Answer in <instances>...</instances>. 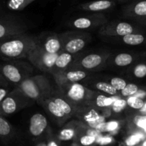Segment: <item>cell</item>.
<instances>
[{"label": "cell", "instance_id": "cell-1", "mask_svg": "<svg viewBox=\"0 0 146 146\" xmlns=\"http://www.w3.org/2000/svg\"><path fill=\"white\" fill-rule=\"evenodd\" d=\"M37 45V37L23 34L0 41V58L5 60L27 59Z\"/></svg>", "mask_w": 146, "mask_h": 146}, {"label": "cell", "instance_id": "cell-2", "mask_svg": "<svg viewBox=\"0 0 146 146\" xmlns=\"http://www.w3.org/2000/svg\"><path fill=\"white\" fill-rule=\"evenodd\" d=\"M34 68L30 62L21 60H5L0 63V72L10 85L17 87L27 78L32 76Z\"/></svg>", "mask_w": 146, "mask_h": 146}, {"label": "cell", "instance_id": "cell-3", "mask_svg": "<svg viewBox=\"0 0 146 146\" xmlns=\"http://www.w3.org/2000/svg\"><path fill=\"white\" fill-rule=\"evenodd\" d=\"M25 95L38 104L50 98L54 92L49 80L44 75H32L17 86Z\"/></svg>", "mask_w": 146, "mask_h": 146}, {"label": "cell", "instance_id": "cell-4", "mask_svg": "<svg viewBox=\"0 0 146 146\" xmlns=\"http://www.w3.org/2000/svg\"><path fill=\"white\" fill-rule=\"evenodd\" d=\"M110 52L101 51L86 54H78L67 70H81L92 73L107 67L108 60L111 55Z\"/></svg>", "mask_w": 146, "mask_h": 146}, {"label": "cell", "instance_id": "cell-5", "mask_svg": "<svg viewBox=\"0 0 146 146\" xmlns=\"http://www.w3.org/2000/svg\"><path fill=\"white\" fill-rule=\"evenodd\" d=\"M58 90L76 106H91V102L98 93V91L90 89L79 82H74L59 87Z\"/></svg>", "mask_w": 146, "mask_h": 146}, {"label": "cell", "instance_id": "cell-6", "mask_svg": "<svg viewBox=\"0 0 146 146\" xmlns=\"http://www.w3.org/2000/svg\"><path fill=\"white\" fill-rule=\"evenodd\" d=\"M35 101L27 96L18 87H15L0 103V115L9 116L30 106Z\"/></svg>", "mask_w": 146, "mask_h": 146}, {"label": "cell", "instance_id": "cell-7", "mask_svg": "<svg viewBox=\"0 0 146 146\" xmlns=\"http://www.w3.org/2000/svg\"><path fill=\"white\" fill-rule=\"evenodd\" d=\"M59 34L62 42V51L70 54H78L92 40V35L88 31L72 29Z\"/></svg>", "mask_w": 146, "mask_h": 146}, {"label": "cell", "instance_id": "cell-8", "mask_svg": "<svg viewBox=\"0 0 146 146\" xmlns=\"http://www.w3.org/2000/svg\"><path fill=\"white\" fill-rule=\"evenodd\" d=\"M108 19L103 13H91L88 15L72 17L66 25L69 28L77 30H92L100 28L108 22Z\"/></svg>", "mask_w": 146, "mask_h": 146}, {"label": "cell", "instance_id": "cell-9", "mask_svg": "<svg viewBox=\"0 0 146 146\" xmlns=\"http://www.w3.org/2000/svg\"><path fill=\"white\" fill-rule=\"evenodd\" d=\"M29 26L24 21L12 15L0 16V41L12 36L26 34Z\"/></svg>", "mask_w": 146, "mask_h": 146}, {"label": "cell", "instance_id": "cell-10", "mask_svg": "<svg viewBox=\"0 0 146 146\" xmlns=\"http://www.w3.org/2000/svg\"><path fill=\"white\" fill-rule=\"evenodd\" d=\"M51 130L48 120L42 114L36 113L30 117L28 127V134L31 142L34 145L46 140L49 132Z\"/></svg>", "mask_w": 146, "mask_h": 146}, {"label": "cell", "instance_id": "cell-11", "mask_svg": "<svg viewBox=\"0 0 146 146\" xmlns=\"http://www.w3.org/2000/svg\"><path fill=\"white\" fill-rule=\"evenodd\" d=\"M0 144L2 146H25L23 135L2 115H0Z\"/></svg>", "mask_w": 146, "mask_h": 146}, {"label": "cell", "instance_id": "cell-12", "mask_svg": "<svg viewBox=\"0 0 146 146\" xmlns=\"http://www.w3.org/2000/svg\"><path fill=\"white\" fill-rule=\"evenodd\" d=\"M58 54L46 52L41 47L36 45V47L30 52L27 60L40 71L50 73L54 67Z\"/></svg>", "mask_w": 146, "mask_h": 146}, {"label": "cell", "instance_id": "cell-13", "mask_svg": "<svg viewBox=\"0 0 146 146\" xmlns=\"http://www.w3.org/2000/svg\"><path fill=\"white\" fill-rule=\"evenodd\" d=\"M135 28L130 23L124 21H108L98 29V34L101 37L123 36L133 34Z\"/></svg>", "mask_w": 146, "mask_h": 146}, {"label": "cell", "instance_id": "cell-14", "mask_svg": "<svg viewBox=\"0 0 146 146\" xmlns=\"http://www.w3.org/2000/svg\"><path fill=\"white\" fill-rule=\"evenodd\" d=\"M101 133L81 122L71 146H95L99 142Z\"/></svg>", "mask_w": 146, "mask_h": 146}, {"label": "cell", "instance_id": "cell-15", "mask_svg": "<svg viewBox=\"0 0 146 146\" xmlns=\"http://www.w3.org/2000/svg\"><path fill=\"white\" fill-rule=\"evenodd\" d=\"M39 105L44 108L53 123H55L59 127H62L68 122L69 120H70L60 109V107L55 103L51 96L43 100Z\"/></svg>", "mask_w": 146, "mask_h": 146}, {"label": "cell", "instance_id": "cell-16", "mask_svg": "<svg viewBox=\"0 0 146 146\" xmlns=\"http://www.w3.org/2000/svg\"><path fill=\"white\" fill-rule=\"evenodd\" d=\"M91 73L81 70H66L64 71L58 72L52 74L54 81L57 87H61L67 84L79 82L80 81L85 79Z\"/></svg>", "mask_w": 146, "mask_h": 146}, {"label": "cell", "instance_id": "cell-17", "mask_svg": "<svg viewBox=\"0 0 146 146\" xmlns=\"http://www.w3.org/2000/svg\"><path fill=\"white\" fill-rule=\"evenodd\" d=\"M37 45L50 54H59L62 52V42L60 34L50 33L42 38L37 37Z\"/></svg>", "mask_w": 146, "mask_h": 146}, {"label": "cell", "instance_id": "cell-18", "mask_svg": "<svg viewBox=\"0 0 146 146\" xmlns=\"http://www.w3.org/2000/svg\"><path fill=\"white\" fill-rule=\"evenodd\" d=\"M116 5L117 3L113 0H94L79 4L75 7V9L92 13H102L105 11L110 10L114 8Z\"/></svg>", "mask_w": 146, "mask_h": 146}, {"label": "cell", "instance_id": "cell-19", "mask_svg": "<svg viewBox=\"0 0 146 146\" xmlns=\"http://www.w3.org/2000/svg\"><path fill=\"white\" fill-rule=\"evenodd\" d=\"M121 14L125 18L146 17V0H140L125 5Z\"/></svg>", "mask_w": 146, "mask_h": 146}, {"label": "cell", "instance_id": "cell-20", "mask_svg": "<svg viewBox=\"0 0 146 146\" xmlns=\"http://www.w3.org/2000/svg\"><path fill=\"white\" fill-rule=\"evenodd\" d=\"M81 121L78 120H71L67 122L64 125L61 127V129L57 135V138L61 142H67L72 141L75 139L77 135L78 127Z\"/></svg>", "mask_w": 146, "mask_h": 146}, {"label": "cell", "instance_id": "cell-21", "mask_svg": "<svg viewBox=\"0 0 146 146\" xmlns=\"http://www.w3.org/2000/svg\"><path fill=\"white\" fill-rule=\"evenodd\" d=\"M53 100L70 119L75 118L77 106L69 101L59 90L54 91L51 95Z\"/></svg>", "mask_w": 146, "mask_h": 146}, {"label": "cell", "instance_id": "cell-22", "mask_svg": "<svg viewBox=\"0 0 146 146\" xmlns=\"http://www.w3.org/2000/svg\"><path fill=\"white\" fill-rule=\"evenodd\" d=\"M135 60V56L131 53L120 52L111 54L108 60L107 67H127L131 65Z\"/></svg>", "mask_w": 146, "mask_h": 146}, {"label": "cell", "instance_id": "cell-23", "mask_svg": "<svg viewBox=\"0 0 146 146\" xmlns=\"http://www.w3.org/2000/svg\"><path fill=\"white\" fill-rule=\"evenodd\" d=\"M78 54H70V53L66 52L64 51L59 53L58 56L56 59L54 67H53L50 74L52 75L54 73L67 70L70 64L76 58Z\"/></svg>", "mask_w": 146, "mask_h": 146}, {"label": "cell", "instance_id": "cell-24", "mask_svg": "<svg viewBox=\"0 0 146 146\" xmlns=\"http://www.w3.org/2000/svg\"><path fill=\"white\" fill-rule=\"evenodd\" d=\"M118 98H120V97H110L105 95V94L98 92V95H96V97L94 98V100L91 102V106L100 111L101 113V111L105 108L111 107L115 100Z\"/></svg>", "mask_w": 146, "mask_h": 146}, {"label": "cell", "instance_id": "cell-25", "mask_svg": "<svg viewBox=\"0 0 146 146\" xmlns=\"http://www.w3.org/2000/svg\"><path fill=\"white\" fill-rule=\"evenodd\" d=\"M92 88L97 90L98 92L103 93L105 95H108L110 97H120L119 95V92L116 90L113 86H112L109 82L107 81H98V82H94L91 84Z\"/></svg>", "mask_w": 146, "mask_h": 146}, {"label": "cell", "instance_id": "cell-26", "mask_svg": "<svg viewBox=\"0 0 146 146\" xmlns=\"http://www.w3.org/2000/svg\"><path fill=\"white\" fill-rule=\"evenodd\" d=\"M36 0H8L7 7L12 11H22Z\"/></svg>", "mask_w": 146, "mask_h": 146}, {"label": "cell", "instance_id": "cell-27", "mask_svg": "<svg viewBox=\"0 0 146 146\" xmlns=\"http://www.w3.org/2000/svg\"><path fill=\"white\" fill-rule=\"evenodd\" d=\"M143 135L140 133H132L122 141L118 146H137L143 140Z\"/></svg>", "mask_w": 146, "mask_h": 146}, {"label": "cell", "instance_id": "cell-28", "mask_svg": "<svg viewBox=\"0 0 146 146\" xmlns=\"http://www.w3.org/2000/svg\"><path fill=\"white\" fill-rule=\"evenodd\" d=\"M120 122L117 121V120H111L109 122H105V123H102L100 126L98 128L99 132L102 133V132H108L110 133H116L118 131L120 128Z\"/></svg>", "mask_w": 146, "mask_h": 146}, {"label": "cell", "instance_id": "cell-29", "mask_svg": "<svg viewBox=\"0 0 146 146\" xmlns=\"http://www.w3.org/2000/svg\"><path fill=\"white\" fill-rule=\"evenodd\" d=\"M138 90V87L135 84L127 83L124 89L119 92V95L120 98H128L129 97L134 96Z\"/></svg>", "mask_w": 146, "mask_h": 146}, {"label": "cell", "instance_id": "cell-30", "mask_svg": "<svg viewBox=\"0 0 146 146\" xmlns=\"http://www.w3.org/2000/svg\"><path fill=\"white\" fill-rule=\"evenodd\" d=\"M126 102H127V106L135 110L142 109L145 105L144 101L141 98L135 96L129 97L126 100Z\"/></svg>", "mask_w": 146, "mask_h": 146}, {"label": "cell", "instance_id": "cell-31", "mask_svg": "<svg viewBox=\"0 0 146 146\" xmlns=\"http://www.w3.org/2000/svg\"><path fill=\"white\" fill-rule=\"evenodd\" d=\"M115 89L118 92H120L123 89H124L125 87L127 85V82H126L125 80L119 77H113L111 78L108 81Z\"/></svg>", "mask_w": 146, "mask_h": 146}, {"label": "cell", "instance_id": "cell-32", "mask_svg": "<svg viewBox=\"0 0 146 146\" xmlns=\"http://www.w3.org/2000/svg\"><path fill=\"white\" fill-rule=\"evenodd\" d=\"M126 106H127L126 100L118 98L115 100V102H113V104L110 108H111L112 113H120L123 110H125Z\"/></svg>", "mask_w": 146, "mask_h": 146}, {"label": "cell", "instance_id": "cell-33", "mask_svg": "<svg viewBox=\"0 0 146 146\" xmlns=\"http://www.w3.org/2000/svg\"><path fill=\"white\" fill-rule=\"evenodd\" d=\"M133 75L136 78H143L146 76V64H138L133 69Z\"/></svg>", "mask_w": 146, "mask_h": 146}, {"label": "cell", "instance_id": "cell-34", "mask_svg": "<svg viewBox=\"0 0 146 146\" xmlns=\"http://www.w3.org/2000/svg\"><path fill=\"white\" fill-rule=\"evenodd\" d=\"M46 140L47 146H61V142L57 138V135L52 131V128L47 135Z\"/></svg>", "mask_w": 146, "mask_h": 146}, {"label": "cell", "instance_id": "cell-35", "mask_svg": "<svg viewBox=\"0 0 146 146\" xmlns=\"http://www.w3.org/2000/svg\"><path fill=\"white\" fill-rule=\"evenodd\" d=\"M133 123L137 127L143 129L146 133V116L136 115L133 117Z\"/></svg>", "mask_w": 146, "mask_h": 146}, {"label": "cell", "instance_id": "cell-36", "mask_svg": "<svg viewBox=\"0 0 146 146\" xmlns=\"http://www.w3.org/2000/svg\"><path fill=\"white\" fill-rule=\"evenodd\" d=\"M10 90L9 88H3V87H0V103L2 101L6 98L7 95L9 94L10 92Z\"/></svg>", "mask_w": 146, "mask_h": 146}, {"label": "cell", "instance_id": "cell-37", "mask_svg": "<svg viewBox=\"0 0 146 146\" xmlns=\"http://www.w3.org/2000/svg\"><path fill=\"white\" fill-rule=\"evenodd\" d=\"M11 86L9 84V82L3 78L1 72H0V87H3V88H9Z\"/></svg>", "mask_w": 146, "mask_h": 146}, {"label": "cell", "instance_id": "cell-38", "mask_svg": "<svg viewBox=\"0 0 146 146\" xmlns=\"http://www.w3.org/2000/svg\"><path fill=\"white\" fill-rule=\"evenodd\" d=\"M113 1H115L116 3H126V2H131V1H134V0H113Z\"/></svg>", "mask_w": 146, "mask_h": 146}, {"label": "cell", "instance_id": "cell-39", "mask_svg": "<svg viewBox=\"0 0 146 146\" xmlns=\"http://www.w3.org/2000/svg\"><path fill=\"white\" fill-rule=\"evenodd\" d=\"M144 107H145V109H146V103H145V105H144Z\"/></svg>", "mask_w": 146, "mask_h": 146}, {"label": "cell", "instance_id": "cell-40", "mask_svg": "<svg viewBox=\"0 0 146 146\" xmlns=\"http://www.w3.org/2000/svg\"><path fill=\"white\" fill-rule=\"evenodd\" d=\"M144 22H145V23H146V18H145V21H144Z\"/></svg>", "mask_w": 146, "mask_h": 146}]
</instances>
